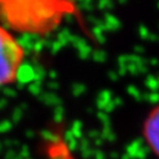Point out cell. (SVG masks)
I'll use <instances>...</instances> for the list:
<instances>
[{"label":"cell","mask_w":159,"mask_h":159,"mask_svg":"<svg viewBox=\"0 0 159 159\" xmlns=\"http://www.w3.org/2000/svg\"><path fill=\"white\" fill-rule=\"evenodd\" d=\"M25 60L23 45L5 26L0 25V87L18 79Z\"/></svg>","instance_id":"1"},{"label":"cell","mask_w":159,"mask_h":159,"mask_svg":"<svg viewBox=\"0 0 159 159\" xmlns=\"http://www.w3.org/2000/svg\"><path fill=\"white\" fill-rule=\"evenodd\" d=\"M143 134L152 152L159 157V105L150 112L144 121Z\"/></svg>","instance_id":"2"}]
</instances>
